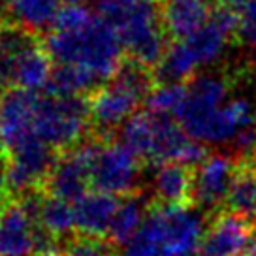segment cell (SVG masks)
Instances as JSON below:
<instances>
[{
  "label": "cell",
  "instance_id": "6da1fadb",
  "mask_svg": "<svg viewBox=\"0 0 256 256\" xmlns=\"http://www.w3.org/2000/svg\"><path fill=\"white\" fill-rule=\"evenodd\" d=\"M44 44L55 64L87 68L102 83L112 80L126 55L117 30L98 14L81 28L48 32Z\"/></svg>",
  "mask_w": 256,
  "mask_h": 256
},
{
  "label": "cell",
  "instance_id": "7a4b0ae2",
  "mask_svg": "<svg viewBox=\"0 0 256 256\" xmlns=\"http://www.w3.org/2000/svg\"><path fill=\"white\" fill-rule=\"evenodd\" d=\"M36 134L60 154L80 145L90 134L87 94H38Z\"/></svg>",
  "mask_w": 256,
  "mask_h": 256
},
{
  "label": "cell",
  "instance_id": "3957f363",
  "mask_svg": "<svg viewBox=\"0 0 256 256\" xmlns=\"http://www.w3.org/2000/svg\"><path fill=\"white\" fill-rule=\"evenodd\" d=\"M142 168L144 162L122 142L117 138L104 140L90 166L92 190L112 192L117 196H126L130 192L142 190Z\"/></svg>",
  "mask_w": 256,
  "mask_h": 256
},
{
  "label": "cell",
  "instance_id": "277c9868",
  "mask_svg": "<svg viewBox=\"0 0 256 256\" xmlns=\"http://www.w3.org/2000/svg\"><path fill=\"white\" fill-rule=\"evenodd\" d=\"M236 87L234 76L230 74H213V76H192L186 81V96L183 106L176 113L184 132L196 140L204 122L211 113L220 110L230 102V92Z\"/></svg>",
  "mask_w": 256,
  "mask_h": 256
},
{
  "label": "cell",
  "instance_id": "5b68a950",
  "mask_svg": "<svg viewBox=\"0 0 256 256\" xmlns=\"http://www.w3.org/2000/svg\"><path fill=\"white\" fill-rule=\"evenodd\" d=\"M87 98L90 110V134L104 140L117 136L120 124L144 104L136 94L112 80L88 92Z\"/></svg>",
  "mask_w": 256,
  "mask_h": 256
},
{
  "label": "cell",
  "instance_id": "8992f818",
  "mask_svg": "<svg viewBox=\"0 0 256 256\" xmlns=\"http://www.w3.org/2000/svg\"><path fill=\"white\" fill-rule=\"evenodd\" d=\"M254 226L230 209L216 211L208 218L198 256H243L252 240Z\"/></svg>",
  "mask_w": 256,
  "mask_h": 256
},
{
  "label": "cell",
  "instance_id": "52a82bcc",
  "mask_svg": "<svg viewBox=\"0 0 256 256\" xmlns=\"http://www.w3.org/2000/svg\"><path fill=\"white\" fill-rule=\"evenodd\" d=\"M234 172H236V154L209 152L206 158L196 164L194 206L209 215L224 209Z\"/></svg>",
  "mask_w": 256,
  "mask_h": 256
},
{
  "label": "cell",
  "instance_id": "ba28073f",
  "mask_svg": "<svg viewBox=\"0 0 256 256\" xmlns=\"http://www.w3.org/2000/svg\"><path fill=\"white\" fill-rule=\"evenodd\" d=\"M40 90L12 87L0 102V144L6 152L17 145L38 136L34 128V115Z\"/></svg>",
  "mask_w": 256,
  "mask_h": 256
},
{
  "label": "cell",
  "instance_id": "9c48e42d",
  "mask_svg": "<svg viewBox=\"0 0 256 256\" xmlns=\"http://www.w3.org/2000/svg\"><path fill=\"white\" fill-rule=\"evenodd\" d=\"M160 16L170 40H184L208 24L215 0H158Z\"/></svg>",
  "mask_w": 256,
  "mask_h": 256
},
{
  "label": "cell",
  "instance_id": "30bf717a",
  "mask_svg": "<svg viewBox=\"0 0 256 256\" xmlns=\"http://www.w3.org/2000/svg\"><path fill=\"white\" fill-rule=\"evenodd\" d=\"M194 179H196V164H184V162L160 164L156 166L152 179V188H154L152 202L190 208L194 206Z\"/></svg>",
  "mask_w": 256,
  "mask_h": 256
},
{
  "label": "cell",
  "instance_id": "8fae6325",
  "mask_svg": "<svg viewBox=\"0 0 256 256\" xmlns=\"http://www.w3.org/2000/svg\"><path fill=\"white\" fill-rule=\"evenodd\" d=\"M32 218L23 204L12 200L0 209V256H32Z\"/></svg>",
  "mask_w": 256,
  "mask_h": 256
},
{
  "label": "cell",
  "instance_id": "7c38bea8",
  "mask_svg": "<svg viewBox=\"0 0 256 256\" xmlns=\"http://www.w3.org/2000/svg\"><path fill=\"white\" fill-rule=\"evenodd\" d=\"M119 204L120 196L112 194V192L90 190L88 194H85L80 202L74 204L78 232L108 238Z\"/></svg>",
  "mask_w": 256,
  "mask_h": 256
},
{
  "label": "cell",
  "instance_id": "4fadbf2b",
  "mask_svg": "<svg viewBox=\"0 0 256 256\" xmlns=\"http://www.w3.org/2000/svg\"><path fill=\"white\" fill-rule=\"evenodd\" d=\"M224 209L256 224V166L250 154H236V172Z\"/></svg>",
  "mask_w": 256,
  "mask_h": 256
},
{
  "label": "cell",
  "instance_id": "5bb4252c",
  "mask_svg": "<svg viewBox=\"0 0 256 256\" xmlns=\"http://www.w3.org/2000/svg\"><path fill=\"white\" fill-rule=\"evenodd\" d=\"M55 62L49 55L44 38L34 42L30 48H26L17 58L14 68L12 87L26 88V90H42L48 85L49 78L53 74Z\"/></svg>",
  "mask_w": 256,
  "mask_h": 256
},
{
  "label": "cell",
  "instance_id": "9a60e30c",
  "mask_svg": "<svg viewBox=\"0 0 256 256\" xmlns=\"http://www.w3.org/2000/svg\"><path fill=\"white\" fill-rule=\"evenodd\" d=\"M152 202L147 200L144 190L130 192L126 196H120V204L117 213L113 216V222L108 232V240L117 247H124L142 228L145 216L149 213Z\"/></svg>",
  "mask_w": 256,
  "mask_h": 256
},
{
  "label": "cell",
  "instance_id": "2e32d148",
  "mask_svg": "<svg viewBox=\"0 0 256 256\" xmlns=\"http://www.w3.org/2000/svg\"><path fill=\"white\" fill-rule=\"evenodd\" d=\"M60 8L62 0H10V17L12 21L46 38V34L53 28Z\"/></svg>",
  "mask_w": 256,
  "mask_h": 256
},
{
  "label": "cell",
  "instance_id": "e0dca14e",
  "mask_svg": "<svg viewBox=\"0 0 256 256\" xmlns=\"http://www.w3.org/2000/svg\"><path fill=\"white\" fill-rule=\"evenodd\" d=\"M40 222L62 241L78 232L74 204L62 200V198H56V196L48 194V192H46L44 202H42Z\"/></svg>",
  "mask_w": 256,
  "mask_h": 256
},
{
  "label": "cell",
  "instance_id": "ac0fdd59",
  "mask_svg": "<svg viewBox=\"0 0 256 256\" xmlns=\"http://www.w3.org/2000/svg\"><path fill=\"white\" fill-rule=\"evenodd\" d=\"M186 96V81H172V83H156L151 94L145 100V110L154 113L174 115L179 112Z\"/></svg>",
  "mask_w": 256,
  "mask_h": 256
},
{
  "label": "cell",
  "instance_id": "d6986e66",
  "mask_svg": "<svg viewBox=\"0 0 256 256\" xmlns=\"http://www.w3.org/2000/svg\"><path fill=\"white\" fill-rule=\"evenodd\" d=\"M119 247L104 236L76 232L64 240V256H117Z\"/></svg>",
  "mask_w": 256,
  "mask_h": 256
},
{
  "label": "cell",
  "instance_id": "ffe728a7",
  "mask_svg": "<svg viewBox=\"0 0 256 256\" xmlns=\"http://www.w3.org/2000/svg\"><path fill=\"white\" fill-rule=\"evenodd\" d=\"M96 12L88 10L87 4H62L55 17L51 30H76L87 24ZM49 30V32H51Z\"/></svg>",
  "mask_w": 256,
  "mask_h": 256
},
{
  "label": "cell",
  "instance_id": "44dd1931",
  "mask_svg": "<svg viewBox=\"0 0 256 256\" xmlns=\"http://www.w3.org/2000/svg\"><path fill=\"white\" fill-rule=\"evenodd\" d=\"M140 2L145 0H94V12L100 17H104L106 21H110L115 16H119L120 12L132 8Z\"/></svg>",
  "mask_w": 256,
  "mask_h": 256
},
{
  "label": "cell",
  "instance_id": "7402d4cb",
  "mask_svg": "<svg viewBox=\"0 0 256 256\" xmlns=\"http://www.w3.org/2000/svg\"><path fill=\"white\" fill-rule=\"evenodd\" d=\"M216 6H224V8H230L234 12H240L247 6L248 2H252V0H215Z\"/></svg>",
  "mask_w": 256,
  "mask_h": 256
},
{
  "label": "cell",
  "instance_id": "603a6c76",
  "mask_svg": "<svg viewBox=\"0 0 256 256\" xmlns=\"http://www.w3.org/2000/svg\"><path fill=\"white\" fill-rule=\"evenodd\" d=\"M12 21L10 17V0H0V24Z\"/></svg>",
  "mask_w": 256,
  "mask_h": 256
},
{
  "label": "cell",
  "instance_id": "cb8c5ba5",
  "mask_svg": "<svg viewBox=\"0 0 256 256\" xmlns=\"http://www.w3.org/2000/svg\"><path fill=\"white\" fill-rule=\"evenodd\" d=\"M243 256H256V236H252V240L248 243L247 250L243 252Z\"/></svg>",
  "mask_w": 256,
  "mask_h": 256
},
{
  "label": "cell",
  "instance_id": "d4e9b609",
  "mask_svg": "<svg viewBox=\"0 0 256 256\" xmlns=\"http://www.w3.org/2000/svg\"><path fill=\"white\" fill-rule=\"evenodd\" d=\"M8 85H6V83H4V81L0 80V102H2V98H4V94H6V92H8Z\"/></svg>",
  "mask_w": 256,
  "mask_h": 256
},
{
  "label": "cell",
  "instance_id": "484cf974",
  "mask_svg": "<svg viewBox=\"0 0 256 256\" xmlns=\"http://www.w3.org/2000/svg\"><path fill=\"white\" fill-rule=\"evenodd\" d=\"M248 60H250V64L256 68V46H252V48H250V56H248Z\"/></svg>",
  "mask_w": 256,
  "mask_h": 256
},
{
  "label": "cell",
  "instance_id": "4316f807",
  "mask_svg": "<svg viewBox=\"0 0 256 256\" xmlns=\"http://www.w3.org/2000/svg\"><path fill=\"white\" fill-rule=\"evenodd\" d=\"M88 0H62V4H87Z\"/></svg>",
  "mask_w": 256,
  "mask_h": 256
},
{
  "label": "cell",
  "instance_id": "83f0119b",
  "mask_svg": "<svg viewBox=\"0 0 256 256\" xmlns=\"http://www.w3.org/2000/svg\"><path fill=\"white\" fill-rule=\"evenodd\" d=\"M250 156H252V160H254V166H256V149L252 152H250Z\"/></svg>",
  "mask_w": 256,
  "mask_h": 256
},
{
  "label": "cell",
  "instance_id": "f1b7e54d",
  "mask_svg": "<svg viewBox=\"0 0 256 256\" xmlns=\"http://www.w3.org/2000/svg\"><path fill=\"white\" fill-rule=\"evenodd\" d=\"M58 256H64V252H62V254H58Z\"/></svg>",
  "mask_w": 256,
  "mask_h": 256
}]
</instances>
